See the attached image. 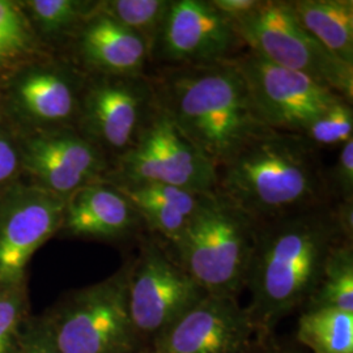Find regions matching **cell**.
<instances>
[{
	"mask_svg": "<svg viewBox=\"0 0 353 353\" xmlns=\"http://www.w3.org/2000/svg\"><path fill=\"white\" fill-rule=\"evenodd\" d=\"M353 242V203H325L256 223L245 306L259 332H274L301 312L323 275L331 252Z\"/></svg>",
	"mask_w": 353,
	"mask_h": 353,
	"instance_id": "cell-1",
	"label": "cell"
},
{
	"mask_svg": "<svg viewBox=\"0 0 353 353\" xmlns=\"http://www.w3.org/2000/svg\"><path fill=\"white\" fill-rule=\"evenodd\" d=\"M234 61L246 80L256 112L270 128L303 135L343 97L312 77L272 63L248 49Z\"/></svg>",
	"mask_w": 353,
	"mask_h": 353,
	"instance_id": "cell-9",
	"label": "cell"
},
{
	"mask_svg": "<svg viewBox=\"0 0 353 353\" xmlns=\"http://www.w3.org/2000/svg\"><path fill=\"white\" fill-rule=\"evenodd\" d=\"M141 353H150V352H144V351H143V352H141Z\"/></svg>",
	"mask_w": 353,
	"mask_h": 353,
	"instance_id": "cell-31",
	"label": "cell"
},
{
	"mask_svg": "<svg viewBox=\"0 0 353 353\" xmlns=\"http://www.w3.org/2000/svg\"><path fill=\"white\" fill-rule=\"evenodd\" d=\"M17 353H62L46 316L26 319Z\"/></svg>",
	"mask_w": 353,
	"mask_h": 353,
	"instance_id": "cell-27",
	"label": "cell"
},
{
	"mask_svg": "<svg viewBox=\"0 0 353 353\" xmlns=\"http://www.w3.org/2000/svg\"><path fill=\"white\" fill-rule=\"evenodd\" d=\"M294 341L309 353H353V314L332 307L305 309Z\"/></svg>",
	"mask_w": 353,
	"mask_h": 353,
	"instance_id": "cell-19",
	"label": "cell"
},
{
	"mask_svg": "<svg viewBox=\"0 0 353 353\" xmlns=\"http://www.w3.org/2000/svg\"><path fill=\"white\" fill-rule=\"evenodd\" d=\"M232 24L248 50L309 76L352 101L353 67L334 57L300 24L287 0H262Z\"/></svg>",
	"mask_w": 353,
	"mask_h": 353,
	"instance_id": "cell-6",
	"label": "cell"
},
{
	"mask_svg": "<svg viewBox=\"0 0 353 353\" xmlns=\"http://www.w3.org/2000/svg\"><path fill=\"white\" fill-rule=\"evenodd\" d=\"M319 307H332L353 314L352 241H344L331 252L316 292L303 310Z\"/></svg>",
	"mask_w": 353,
	"mask_h": 353,
	"instance_id": "cell-20",
	"label": "cell"
},
{
	"mask_svg": "<svg viewBox=\"0 0 353 353\" xmlns=\"http://www.w3.org/2000/svg\"><path fill=\"white\" fill-rule=\"evenodd\" d=\"M261 1L262 0H211L214 8L230 21L252 12Z\"/></svg>",
	"mask_w": 353,
	"mask_h": 353,
	"instance_id": "cell-29",
	"label": "cell"
},
{
	"mask_svg": "<svg viewBox=\"0 0 353 353\" xmlns=\"http://www.w3.org/2000/svg\"><path fill=\"white\" fill-rule=\"evenodd\" d=\"M172 0H109L96 3V10L137 33L152 57Z\"/></svg>",
	"mask_w": 353,
	"mask_h": 353,
	"instance_id": "cell-21",
	"label": "cell"
},
{
	"mask_svg": "<svg viewBox=\"0 0 353 353\" xmlns=\"http://www.w3.org/2000/svg\"><path fill=\"white\" fill-rule=\"evenodd\" d=\"M29 4L42 30L52 36L77 32L96 8V4L75 0H34Z\"/></svg>",
	"mask_w": 353,
	"mask_h": 353,
	"instance_id": "cell-22",
	"label": "cell"
},
{
	"mask_svg": "<svg viewBox=\"0 0 353 353\" xmlns=\"http://www.w3.org/2000/svg\"><path fill=\"white\" fill-rule=\"evenodd\" d=\"M17 168V156L10 141L0 135V182L10 179Z\"/></svg>",
	"mask_w": 353,
	"mask_h": 353,
	"instance_id": "cell-30",
	"label": "cell"
},
{
	"mask_svg": "<svg viewBox=\"0 0 353 353\" xmlns=\"http://www.w3.org/2000/svg\"><path fill=\"white\" fill-rule=\"evenodd\" d=\"M207 294L161 241L140 237L139 252L128 262L127 301L144 351Z\"/></svg>",
	"mask_w": 353,
	"mask_h": 353,
	"instance_id": "cell-7",
	"label": "cell"
},
{
	"mask_svg": "<svg viewBox=\"0 0 353 353\" xmlns=\"http://www.w3.org/2000/svg\"><path fill=\"white\" fill-rule=\"evenodd\" d=\"M113 186L119 190L137 210L147 233L166 245L178 240L201 208L207 195H210L165 185Z\"/></svg>",
	"mask_w": 353,
	"mask_h": 353,
	"instance_id": "cell-16",
	"label": "cell"
},
{
	"mask_svg": "<svg viewBox=\"0 0 353 353\" xmlns=\"http://www.w3.org/2000/svg\"><path fill=\"white\" fill-rule=\"evenodd\" d=\"M248 353H309L297 341L274 332H259Z\"/></svg>",
	"mask_w": 353,
	"mask_h": 353,
	"instance_id": "cell-28",
	"label": "cell"
},
{
	"mask_svg": "<svg viewBox=\"0 0 353 353\" xmlns=\"http://www.w3.org/2000/svg\"><path fill=\"white\" fill-rule=\"evenodd\" d=\"M28 38L29 34L21 13L12 3L0 0V64L24 50Z\"/></svg>",
	"mask_w": 353,
	"mask_h": 353,
	"instance_id": "cell-25",
	"label": "cell"
},
{
	"mask_svg": "<svg viewBox=\"0 0 353 353\" xmlns=\"http://www.w3.org/2000/svg\"><path fill=\"white\" fill-rule=\"evenodd\" d=\"M256 223L219 194H210L168 252L208 294L239 299L246 290Z\"/></svg>",
	"mask_w": 353,
	"mask_h": 353,
	"instance_id": "cell-4",
	"label": "cell"
},
{
	"mask_svg": "<svg viewBox=\"0 0 353 353\" xmlns=\"http://www.w3.org/2000/svg\"><path fill=\"white\" fill-rule=\"evenodd\" d=\"M77 87L72 79L57 71H39L29 75L19 87L23 106L46 122H64L80 109Z\"/></svg>",
	"mask_w": 353,
	"mask_h": 353,
	"instance_id": "cell-18",
	"label": "cell"
},
{
	"mask_svg": "<svg viewBox=\"0 0 353 353\" xmlns=\"http://www.w3.org/2000/svg\"><path fill=\"white\" fill-rule=\"evenodd\" d=\"M214 192L255 223L332 203L319 148L301 134L270 127L216 168Z\"/></svg>",
	"mask_w": 353,
	"mask_h": 353,
	"instance_id": "cell-2",
	"label": "cell"
},
{
	"mask_svg": "<svg viewBox=\"0 0 353 353\" xmlns=\"http://www.w3.org/2000/svg\"><path fill=\"white\" fill-rule=\"evenodd\" d=\"M71 236L119 241L141 237L147 230L126 196L108 181H96L65 199L63 225Z\"/></svg>",
	"mask_w": 353,
	"mask_h": 353,
	"instance_id": "cell-14",
	"label": "cell"
},
{
	"mask_svg": "<svg viewBox=\"0 0 353 353\" xmlns=\"http://www.w3.org/2000/svg\"><path fill=\"white\" fill-rule=\"evenodd\" d=\"M113 185H165L212 194L216 168L159 108L137 143L115 159Z\"/></svg>",
	"mask_w": 353,
	"mask_h": 353,
	"instance_id": "cell-8",
	"label": "cell"
},
{
	"mask_svg": "<svg viewBox=\"0 0 353 353\" xmlns=\"http://www.w3.org/2000/svg\"><path fill=\"white\" fill-rule=\"evenodd\" d=\"M300 24L343 63L353 67L352 0H287Z\"/></svg>",
	"mask_w": 353,
	"mask_h": 353,
	"instance_id": "cell-17",
	"label": "cell"
},
{
	"mask_svg": "<svg viewBox=\"0 0 353 353\" xmlns=\"http://www.w3.org/2000/svg\"><path fill=\"white\" fill-rule=\"evenodd\" d=\"M65 198L43 188L21 190L0 210V285L23 284L26 265L63 225Z\"/></svg>",
	"mask_w": 353,
	"mask_h": 353,
	"instance_id": "cell-13",
	"label": "cell"
},
{
	"mask_svg": "<svg viewBox=\"0 0 353 353\" xmlns=\"http://www.w3.org/2000/svg\"><path fill=\"white\" fill-rule=\"evenodd\" d=\"M79 110L83 137L100 150L113 151L117 159L137 143L157 110L150 74L94 76Z\"/></svg>",
	"mask_w": 353,
	"mask_h": 353,
	"instance_id": "cell-10",
	"label": "cell"
},
{
	"mask_svg": "<svg viewBox=\"0 0 353 353\" xmlns=\"http://www.w3.org/2000/svg\"><path fill=\"white\" fill-rule=\"evenodd\" d=\"M128 263L112 278L77 290L46 314L62 353H141L127 301Z\"/></svg>",
	"mask_w": 353,
	"mask_h": 353,
	"instance_id": "cell-5",
	"label": "cell"
},
{
	"mask_svg": "<svg viewBox=\"0 0 353 353\" xmlns=\"http://www.w3.org/2000/svg\"><path fill=\"white\" fill-rule=\"evenodd\" d=\"M303 137L319 150L322 147H339L353 139L352 101L341 97L334 102L316 122L305 131Z\"/></svg>",
	"mask_w": 353,
	"mask_h": 353,
	"instance_id": "cell-23",
	"label": "cell"
},
{
	"mask_svg": "<svg viewBox=\"0 0 353 353\" xmlns=\"http://www.w3.org/2000/svg\"><path fill=\"white\" fill-rule=\"evenodd\" d=\"M76 49L96 75H143L151 63L145 42L96 8L76 32Z\"/></svg>",
	"mask_w": 353,
	"mask_h": 353,
	"instance_id": "cell-15",
	"label": "cell"
},
{
	"mask_svg": "<svg viewBox=\"0 0 353 353\" xmlns=\"http://www.w3.org/2000/svg\"><path fill=\"white\" fill-rule=\"evenodd\" d=\"M258 334L239 299L207 294L144 352L248 353Z\"/></svg>",
	"mask_w": 353,
	"mask_h": 353,
	"instance_id": "cell-12",
	"label": "cell"
},
{
	"mask_svg": "<svg viewBox=\"0 0 353 353\" xmlns=\"http://www.w3.org/2000/svg\"><path fill=\"white\" fill-rule=\"evenodd\" d=\"M26 290L21 284L0 285V353H17L26 325Z\"/></svg>",
	"mask_w": 353,
	"mask_h": 353,
	"instance_id": "cell-24",
	"label": "cell"
},
{
	"mask_svg": "<svg viewBox=\"0 0 353 353\" xmlns=\"http://www.w3.org/2000/svg\"><path fill=\"white\" fill-rule=\"evenodd\" d=\"M245 49L232 21L211 0H172L151 62L160 67L216 63Z\"/></svg>",
	"mask_w": 353,
	"mask_h": 353,
	"instance_id": "cell-11",
	"label": "cell"
},
{
	"mask_svg": "<svg viewBox=\"0 0 353 353\" xmlns=\"http://www.w3.org/2000/svg\"><path fill=\"white\" fill-rule=\"evenodd\" d=\"M330 201L353 203V139L339 148L335 164L326 169Z\"/></svg>",
	"mask_w": 353,
	"mask_h": 353,
	"instance_id": "cell-26",
	"label": "cell"
},
{
	"mask_svg": "<svg viewBox=\"0 0 353 353\" xmlns=\"http://www.w3.org/2000/svg\"><path fill=\"white\" fill-rule=\"evenodd\" d=\"M150 77L159 108L214 168L267 127L234 58L159 67Z\"/></svg>",
	"mask_w": 353,
	"mask_h": 353,
	"instance_id": "cell-3",
	"label": "cell"
}]
</instances>
